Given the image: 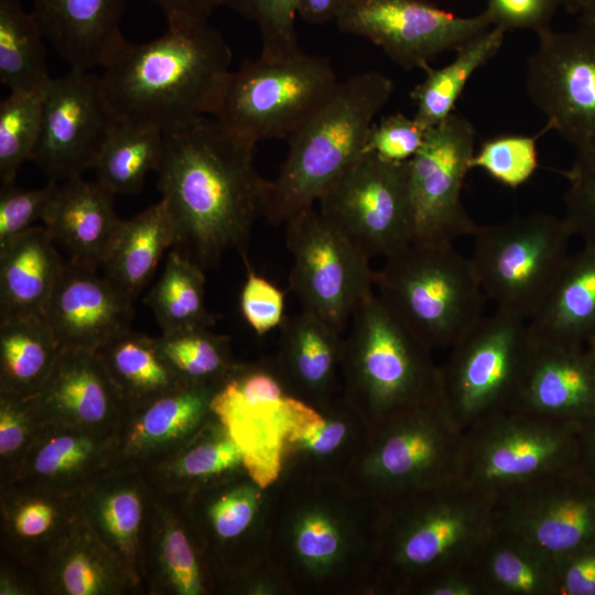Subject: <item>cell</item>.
<instances>
[{
  "mask_svg": "<svg viewBox=\"0 0 595 595\" xmlns=\"http://www.w3.org/2000/svg\"><path fill=\"white\" fill-rule=\"evenodd\" d=\"M383 506L344 480L272 487L268 563L294 594H385L378 573Z\"/></svg>",
  "mask_w": 595,
  "mask_h": 595,
  "instance_id": "obj_1",
  "label": "cell"
},
{
  "mask_svg": "<svg viewBox=\"0 0 595 595\" xmlns=\"http://www.w3.org/2000/svg\"><path fill=\"white\" fill-rule=\"evenodd\" d=\"M255 145L215 117L163 133L158 188L174 223L173 249L204 270L228 250L246 258L266 183L255 166Z\"/></svg>",
  "mask_w": 595,
  "mask_h": 595,
  "instance_id": "obj_2",
  "label": "cell"
},
{
  "mask_svg": "<svg viewBox=\"0 0 595 595\" xmlns=\"http://www.w3.org/2000/svg\"><path fill=\"white\" fill-rule=\"evenodd\" d=\"M231 51L208 21L167 23L144 43L125 40L99 76L116 121L162 133L218 112Z\"/></svg>",
  "mask_w": 595,
  "mask_h": 595,
  "instance_id": "obj_3",
  "label": "cell"
},
{
  "mask_svg": "<svg viewBox=\"0 0 595 595\" xmlns=\"http://www.w3.org/2000/svg\"><path fill=\"white\" fill-rule=\"evenodd\" d=\"M381 505L378 573L385 594L418 595L434 577L469 567L494 527V497L459 478Z\"/></svg>",
  "mask_w": 595,
  "mask_h": 595,
  "instance_id": "obj_4",
  "label": "cell"
},
{
  "mask_svg": "<svg viewBox=\"0 0 595 595\" xmlns=\"http://www.w3.org/2000/svg\"><path fill=\"white\" fill-rule=\"evenodd\" d=\"M393 82L364 72L338 83L328 99L289 139L278 174L266 180L262 216L281 225L314 206L323 193L363 154L377 113L393 93Z\"/></svg>",
  "mask_w": 595,
  "mask_h": 595,
  "instance_id": "obj_5",
  "label": "cell"
},
{
  "mask_svg": "<svg viewBox=\"0 0 595 595\" xmlns=\"http://www.w3.org/2000/svg\"><path fill=\"white\" fill-rule=\"evenodd\" d=\"M431 353L372 291L343 336L342 394L375 429L441 396Z\"/></svg>",
  "mask_w": 595,
  "mask_h": 595,
  "instance_id": "obj_6",
  "label": "cell"
},
{
  "mask_svg": "<svg viewBox=\"0 0 595 595\" xmlns=\"http://www.w3.org/2000/svg\"><path fill=\"white\" fill-rule=\"evenodd\" d=\"M375 289L430 349L451 347L485 314L469 258L451 241H411L375 270Z\"/></svg>",
  "mask_w": 595,
  "mask_h": 595,
  "instance_id": "obj_7",
  "label": "cell"
},
{
  "mask_svg": "<svg viewBox=\"0 0 595 595\" xmlns=\"http://www.w3.org/2000/svg\"><path fill=\"white\" fill-rule=\"evenodd\" d=\"M462 437L440 396L371 429L344 482L380 504L447 483L458 478Z\"/></svg>",
  "mask_w": 595,
  "mask_h": 595,
  "instance_id": "obj_8",
  "label": "cell"
},
{
  "mask_svg": "<svg viewBox=\"0 0 595 595\" xmlns=\"http://www.w3.org/2000/svg\"><path fill=\"white\" fill-rule=\"evenodd\" d=\"M532 347L528 321L498 309L450 347L439 367L440 390L462 432L511 410Z\"/></svg>",
  "mask_w": 595,
  "mask_h": 595,
  "instance_id": "obj_9",
  "label": "cell"
},
{
  "mask_svg": "<svg viewBox=\"0 0 595 595\" xmlns=\"http://www.w3.org/2000/svg\"><path fill=\"white\" fill-rule=\"evenodd\" d=\"M336 73L327 58L302 51L283 58L246 61L231 72L214 116L255 144L289 138L333 94Z\"/></svg>",
  "mask_w": 595,
  "mask_h": 595,
  "instance_id": "obj_10",
  "label": "cell"
},
{
  "mask_svg": "<svg viewBox=\"0 0 595 595\" xmlns=\"http://www.w3.org/2000/svg\"><path fill=\"white\" fill-rule=\"evenodd\" d=\"M470 237L469 260L486 299L529 322L570 256L573 234L564 219L534 213L477 226Z\"/></svg>",
  "mask_w": 595,
  "mask_h": 595,
  "instance_id": "obj_11",
  "label": "cell"
},
{
  "mask_svg": "<svg viewBox=\"0 0 595 595\" xmlns=\"http://www.w3.org/2000/svg\"><path fill=\"white\" fill-rule=\"evenodd\" d=\"M581 428L513 410L486 419L463 432L458 478L495 497L574 466Z\"/></svg>",
  "mask_w": 595,
  "mask_h": 595,
  "instance_id": "obj_12",
  "label": "cell"
},
{
  "mask_svg": "<svg viewBox=\"0 0 595 595\" xmlns=\"http://www.w3.org/2000/svg\"><path fill=\"white\" fill-rule=\"evenodd\" d=\"M292 257L290 290L301 310L344 334L359 304L375 291L370 260L314 206L284 223Z\"/></svg>",
  "mask_w": 595,
  "mask_h": 595,
  "instance_id": "obj_13",
  "label": "cell"
},
{
  "mask_svg": "<svg viewBox=\"0 0 595 595\" xmlns=\"http://www.w3.org/2000/svg\"><path fill=\"white\" fill-rule=\"evenodd\" d=\"M271 499L272 487L262 488L248 473L187 498L213 594H231L241 581L268 563Z\"/></svg>",
  "mask_w": 595,
  "mask_h": 595,
  "instance_id": "obj_14",
  "label": "cell"
},
{
  "mask_svg": "<svg viewBox=\"0 0 595 595\" xmlns=\"http://www.w3.org/2000/svg\"><path fill=\"white\" fill-rule=\"evenodd\" d=\"M318 210L369 259L413 240L408 161L363 153L318 198Z\"/></svg>",
  "mask_w": 595,
  "mask_h": 595,
  "instance_id": "obj_15",
  "label": "cell"
},
{
  "mask_svg": "<svg viewBox=\"0 0 595 595\" xmlns=\"http://www.w3.org/2000/svg\"><path fill=\"white\" fill-rule=\"evenodd\" d=\"M303 403L288 393L272 360L237 363L214 396V414L239 446L247 473L262 488L280 480L284 444Z\"/></svg>",
  "mask_w": 595,
  "mask_h": 595,
  "instance_id": "obj_16",
  "label": "cell"
},
{
  "mask_svg": "<svg viewBox=\"0 0 595 595\" xmlns=\"http://www.w3.org/2000/svg\"><path fill=\"white\" fill-rule=\"evenodd\" d=\"M527 61L526 88L547 126L575 150L595 147V31L551 28L536 33Z\"/></svg>",
  "mask_w": 595,
  "mask_h": 595,
  "instance_id": "obj_17",
  "label": "cell"
},
{
  "mask_svg": "<svg viewBox=\"0 0 595 595\" xmlns=\"http://www.w3.org/2000/svg\"><path fill=\"white\" fill-rule=\"evenodd\" d=\"M494 526L558 561L595 540V482L576 464L505 490Z\"/></svg>",
  "mask_w": 595,
  "mask_h": 595,
  "instance_id": "obj_18",
  "label": "cell"
},
{
  "mask_svg": "<svg viewBox=\"0 0 595 595\" xmlns=\"http://www.w3.org/2000/svg\"><path fill=\"white\" fill-rule=\"evenodd\" d=\"M475 153V129L453 111L425 132L408 161L412 241H451L472 236L477 226L462 203V187Z\"/></svg>",
  "mask_w": 595,
  "mask_h": 595,
  "instance_id": "obj_19",
  "label": "cell"
},
{
  "mask_svg": "<svg viewBox=\"0 0 595 595\" xmlns=\"http://www.w3.org/2000/svg\"><path fill=\"white\" fill-rule=\"evenodd\" d=\"M340 31L379 46L405 69L426 68L491 26L484 13L458 17L423 0H353L336 20Z\"/></svg>",
  "mask_w": 595,
  "mask_h": 595,
  "instance_id": "obj_20",
  "label": "cell"
},
{
  "mask_svg": "<svg viewBox=\"0 0 595 595\" xmlns=\"http://www.w3.org/2000/svg\"><path fill=\"white\" fill-rule=\"evenodd\" d=\"M116 123L99 76L71 68L52 78L46 88L41 131L30 161L51 182L83 175L94 169Z\"/></svg>",
  "mask_w": 595,
  "mask_h": 595,
  "instance_id": "obj_21",
  "label": "cell"
},
{
  "mask_svg": "<svg viewBox=\"0 0 595 595\" xmlns=\"http://www.w3.org/2000/svg\"><path fill=\"white\" fill-rule=\"evenodd\" d=\"M223 382L182 383L127 409L115 433V467L144 470L176 450L213 415Z\"/></svg>",
  "mask_w": 595,
  "mask_h": 595,
  "instance_id": "obj_22",
  "label": "cell"
},
{
  "mask_svg": "<svg viewBox=\"0 0 595 595\" xmlns=\"http://www.w3.org/2000/svg\"><path fill=\"white\" fill-rule=\"evenodd\" d=\"M132 301L96 268L65 261L43 316L63 350L96 351L130 328Z\"/></svg>",
  "mask_w": 595,
  "mask_h": 595,
  "instance_id": "obj_23",
  "label": "cell"
},
{
  "mask_svg": "<svg viewBox=\"0 0 595 595\" xmlns=\"http://www.w3.org/2000/svg\"><path fill=\"white\" fill-rule=\"evenodd\" d=\"M370 432V425L343 394L322 407L304 402L284 444L280 480H345L363 455Z\"/></svg>",
  "mask_w": 595,
  "mask_h": 595,
  "instance_id": "obj_24",
  "label": "cell"
},
{
  "mask_svg": "<svg viewBox=\"0 0 595 595\" xmlns=\"http://www.w3.org/2000/svg\"><path fill=\"white\" fill-rule=\"evenodd\" d=\"M141 585L147 595L213 594L187 498L155 490L142 544Z\"/></svg>",
  "mask_w": 595,
  "mask_h": 595,
  "instance_id": "obj_25",
  "label": "cell"
},
{
  "mask_svg": "<svg viewBox=\"0 0 595 595\" xmlns=\"http://www.w3.org/2000/svg\"><path fill=\"white\" fill-rule=\"evenodd\" d=\"M30 400L43 423L113 434L127 411L96 351L80 349H64Z\"/></svg>",
  "mask_w": 595,
  "mask_h": 595,
  "instance_id": "obj_26",
  "label": "cell"
},
{
  "mask_svg": "<svg viewBox=\"0 0 595 595\" xmlns=\"http://www.w3.org/2000/svg\"><path fill=\"white\" fill-rule=\"evenodd\" d=\"M511 410L580 425L594 420L595 367L585 346L533 340Z\"/></svg>",
  "mask_w": 595,
  "mask_h": 595,
  "instance_id": "obj_27",
  "label": "cell"
},
{
  "mask_svg": "<svg viewBox=\"0 0 595 595\" xmlns=\"http://www.w3.org/2000/svg\"><path fill=\"white\" fill-rule=\"evenodd\" d=\"M115 434L44 423L11 479L17 484L82 496L115 467Z\"/></svg>",
  "mask_w": 595,
  "mask_h": 595,
  "instance_id": "obj_28",
  "label": "cell"
},
{
  "mask_svg": "<svg viewBox=\"0 0 595 595\" xmlns=\"http://www.w3.org/2000/svg\"><path fill=\"white\" fill-rule=\"evenodd\" d=\"M155 489L142 470L113 467L80 496L82 515L142 593L143 538Z\"/></svg>",
  "mask_w": 595,
  "mask_h": 595,
  "instance_id": "obj_29",
  "label": "cell"
},
{
  "mask_svg": "<svg viewBox=\"0 0 595 595\" xmlns=\"http://www.w3.org/2000/svg\"><path fill=\"white\" fill-rule=\"evenodd\" d=\"M280 333L272 363L288 393L314 407L340 396L343 334L304 310L286 316Z\"/></svg>",
  "mask_w": 595,
  "mask_h": 595,
  "instance_id": "obj_30",
  "label": "cell"
},
{
  "mask_svg": "<svg viewBox=\"0 0 595 595\" xmlns=\"http://www.w3.org/2000/svg\"><path fill=\"white\" fill-rule=\"evenodd\" d=\"M42 33L71 68L104 67L126 40L128 0H31Z\"/></svg>",
  "mask_w": 595,
  "mask_h": 595,
  "instance_id": "obj_31",
  "label": "cell"
},
{
  "mask_svg": "<svg viewBox=\"0 0 595 595\" xmlns=\"http://www.w3.org/2000/svg\"><path fill=\"white\" fill-rule=\"evenodd\" d=\"M115 193L83 175L58 183L43 224L66 261L98 268L121 221L116 215Z\"/></svg>",
  "mask_w": 595,
  "mask_h": 595,
  "instance_id": "obj_32",
  "label": "cell"
},
{
  "mask_svg": "<svg viewBox=\"0 0 595 595\" xmlns=\"http://www.w3.org/2000/svg\"><path fill=\"white\" fill-rule=\"evenodd\" d=\"M80 513V496L28 485L0 486L1 550L37 571Z\"/></svg>",
  "mask_w": 595,
  "mask_h": 595,
  "instance_id": "obj_33",
  "label": "cell"
},
{
  "mask_svg": "<svg viewBox=\"0 0 595 595\" xmlns=\"http://www.w3.org/2000/svg\"><path fill=\"white\" fill-rule=\"evenodd\" d=\"M43 595L141 593L118 558L98 539L83 515L37 567Z\"/></svg>",
  "mask_w": 595,
  "mask_h": 595,
  "instance_id": "obj_34",
  "label": "cell"
},
{
  "mask_svg": "<svg viewBox=\"0 0 595 595\" xmlns=\"http://www.w3.org/2000/svg\"><path fill=\"white\" fill-rule=\"evenodd\" d=\"M142 472L156 491L188 498L247 469L239 446L213 413L187 441Z\"/></svg>",
  "mask_w": 595,
  "mask_h": 595,
  "instance_id": "obj_35",
  "label": "cell"
},
{
  "mask_svg": "<svg viewBox=\"0 0 595 595\" xmlns=\"http://www.w3.org/2000/svg\"><path fill=\"white\" fill-rule=\"evenodd\" d=\"M65 261L45 227L0 247V318L43 315Z\"/></svg>",
  "mask_w": 595,
  "mask_h": 595,
  "instance_id": "obj_36",
  "label": "cell"
},
{
  "mask_svg": "<svg viewBox=\"0 0 595 595\" xmlns=\"http://www.w3.org/2000/svg\"><path fill=\"white\" fill-rule=\"evenodd\" d=\"M528 325L539 343L585 346L595 338V246L570 253Z\"/></svg>",
  "mask_w": 595,
  "mask_h": 595,
  "instance_id": "obj_37",
  "label": "cell"
},
{
  "mask_svg": "<svg viewBox=\"0 0 595 595\" xmlns=\"http://www.w3.org/2000/svg\"><path fill=\"white\" fill-rule=\"evenodd\" d=\"M469 569L484 595H555L556 561L521 537L495 526Z\"/></svg>",
  "mask_w": 595,
  "mask_h": 595,
  "instance_id": "obj_38",
  "label": "cell"
},
{
  "mask_svg": "<svg viewBox=\"0 0 595 595\" xmlns=\"http://www.w3.org/2000/svg\"><path fill=\"white\" fill-rule=\"evenodd\" d=\"M174 244V223L161 198L132 218L121 219L100 266L104 275L133 300Z\"/></svg>",
  "mask_w": 595,
  "mask_h": 595,
  "instance_id": "obj_39",
  "label": "cell"
},
{
  "mask_svg": "<svg viewBox=\"0 0 595 595\" xmlns=\"http://www.w3.org/2000/svg\"><path fill=\"white\" fill-rule=\"evenodd\" d=\"M63 349L43 315L0 318V392L32 398Z\"/></svg>",
  "mask_w": 595,
  "mask_h": 595,
  "instance_id": "obj_40",
  "label": "cell"
},
{
  "mask_svg": "<svg viewBox=\"0 0 595 595\" xmlns=\"http://www.w3.org/2000/svg\"><path fill=\"white\" fill-rule=\"evenodd\" d=\"M96 354L127 409L184 383L161 355L155 337L131 328L108 340Z\"/></svg>",
  "mask_w": 595,
  "mask_h": 595,
  "instance_id": "obj_41",
  "label": "cell"
},
{
  "mask_svg": "<svg viewBox=\"0 0 595 595\" xmlns=\"http://www.w3.org/2000/svg\"><path fill=\"white\" fill-rule=\"evenodd\" d=\"M505 31L490 28L463 45L455 58L441 68L428 66L425 78L410 93L416 105L414 119L425 130L439 125L454 110L468 79L500 50Z\"/></svg>",
  "mask_w": 595,
  "mask_h": 595,
  "instance_id": "obj_42",
  "label": "cell"
},
{
  "mask_svg": "<svg viewBox=\"0 0 595 595\" xmlns=\"http://www.w3.org/2000/svg\"><path fill=\"white\" fill-rule=\"evenodd\" d=\"M43 40L32 11L19 0H0V80L10 91L47 88L52 77Z\"/></svg>",
  "mask_w": 595,
  "mask_h": 595,
  "instance_id": "obj_43",
  "label": "cell"
},
{
  "mask_svg": "<svg viewBox=\"0 0 595 595\" xmlns=\"http://www.w3.org/2000/svg\"><path fill=\"white\" fill-rule=\"evenodd\" d=\"M204 271L175 249L169 252L162 274L144 299L162 333L214 325L205 304Z\"/></svg>",
  "mask_w": 595,
  "mask_h": 595,
  "instance_id": "obj_44",
  "label": "cell"
},
{
  "mask_svg": "<svg viewBox=\"0 0 595 595\" xmlns=\"http://www.w3.org/2000/svg\"><path fill=\"white\" fill-rule=\"evenodd\" d=\"M162 151V132L117 122L94 165L96 180L115 194L139 193L158 171Z\"/></svg>",
  "mask_w": 595,
  "mask_h": 595,
  "instance_id": "obj_45",
  "label": "cell"
},
{
  "mask_svg": "<svg viewBox=\"0 0 595 595\" xmlns=\"http://www.w3.org/2000/svg\"><path fill=\"white\" fill-rule=\"evenodd\" d=\"M155 340L161 355L184 383L223 382L237 364L229 338L209 327L163 332Z\"/></svg>",
  "mask_w": 595,
  "mask_h": 595,
  "instance_id": "obj_46",
  "label": "cell"
},
{
  "mask_svg": "<svg viewBox=\"0 0 595 595\" xmlns=\"http://www.w3.org/2000/svg\"><path fill=\"white\" fill-rule=\"evenodd\" d=\"M44 90L10 91L0 102V181L12 184L39 140Z\"/></svg>",
  "mask_w": 595,
  "mask_h": 595,
  "instance_id": "obj_47",
  "label": "cell"
},
{
  "mask_svg": "<svg viewBox=\"0 0 595 595\" xmlns=\"http://www.w3.org/2000/svg\"><path fill=\"white\" fill-rule=\"evenodd\" d=\"M538 134H501L486 140L470 159V170L480 169L498 183L517 188L528 182L539 166Z\"/></svg>",
  "mask_w": 595,
  "mask_h": 595,
  "instance_id": "obj_48",
  "label": "cell"
},
{
  "mask_svg": "<svg viewBox=\"0 0 595 595\" xmlns=\"http://www.w3.org/2000/svg\"><path fill=\"white\" fill-rule=\"evenodd\" d=\"M298 0H224V6L252 21L260 33L264 58H283L300 52L295 20Z\"/></svg>",
  "mask_w": 595,
  "mask_h": 595,
  "instance_id": "obj_49",
  "label": "cell"
},
{
  "mask_svg": "<svg viewBox=\"0 0 595 595\" xmlns=\"http://www.w3.org/2000/svg\"><path fill=\"white\" fill-rule=\"evenodd\" d=\"M43 424L30 398L0 392V485L11 479Z\"/></svg>",
  "mask_w": 595,
  "mask_h": 595,
  "instance_id": "obj_50",
  "label": "cell"
},
{
  "mask_svg": "<svg viewBox=\"0 0 595 595\" xmlns=\"http://www.w3.org/2000/svg\"><path fill=\"white\" fill-rule=\"evenodd\" d=\"M562 174L569 184L563 219L573 236L595 246V147L577 150L572 166Z\"/></svg>",
  "mask_w": 595,
  "mask_h": 595,
  "instance_id": "obj_51",
  "label": "cell"
},
{
  "mask_svg": "<svg viewBox=\"0 0 595 595\" xmlns=\"http://www.w3.org/2000/svg\"><path fill=\"white\" fill-rule=\"evenodd\" d=\"M247 267L245 282L239 294V310L246 324L258 336L280 328L284 315V292L272 281L258 274L244 258Z\"/></svg>",
  "mask_w": 595,
  "mask_h": 595,
  "instance_id": "obj_52",
  "label": "cell"
},
{
  "mask_svg": "<svg viewBox=\"0 0 595 595\" xmlns=\"http://www.w3.org/2000/svg\"><path fill=\"white\" fill-rule=\"evenodd\" d=\"M58 183L48 181L40 188L24 190L14 183L1 185L0 247L43 220Z\"/></svg>",
  "mask_w": 595,
  "mask_h": 595,
  "instance_id": "obj_53",
  "label": "cell"
},
{
  "mask_svg": "<svg viewBox=\"0 0 595 595\" xmlns=\"http://www.w3.org/2000/svg\"><path fill=\"white\" fill-rule=\"evenodd\" d=\"M426 130L414 118L393 113L370 127L363 153L374 154L388 162L411 160L423 144Z\"/></svg>",
  "mask_w": 595,
  "mask_h": 595,
  "instance_id": "obj_54",
  "label": "cell"
},
{
  "mask_svg": "<svg viewBox=\"0 0 595 595\" xmlns=\"http://www.w3.org/2000/svg\"><path fill=\"white\" fill-rule=\"evenodd\" d=\"M562 0H488L484 13L491 26L505 32L528 29L536 33L550 23Z\"/></svg>",
  "mask_w": 595,
  "mask_h": 595,
  "instance_id": "obj_55",
  "label": "cell"
},
{
  "mask_svg": "<svg viewBox=\"0 0 595 595\" xmlns=\"http://www.w3.org/2000/svg\"><path fill=\"white\" fill-rule=\"evenodd\" d=\"M555 595H595V540L556 561Z\"/></svg>",
  "mask_w": 595,
  "mask_h": 595,
  "instance_id": "obj_56",
  "label": "cell"
},
{
  "mask_svg": "<svg viewBox=\"0 0 595 595\" xmlns=\"http://www.w3.org/2000/svg\"><path fill=\"white\" fill-rule=\"evenodd\" d=\"M36 569L4 554L0 564V595H39Z\"/></svg>",
  "mask_w": 595,
  "mask_h": 595,
  "instance_id": "obj_57",
  "label": "cell"
},
{
  "mask_svg": "<svg viewBox=\"0 0 595 595\" xmlns=\"http://www.w3.org/2000/svg\"><path fill=\"white\" fill-rule=\"evenodd\" d=\"M418 595H484L469 567L445 572L421 587Z\"/></svg>",
  "mask_w": 595,
  "mask_h": 595,
  "instance_id": "obj_58",
  "label": "cell"
},
{
  "mask_svg": "<svg viewBox=\"0 0 595 595\" xmlns=\"http://www.w3.org/2000/svg\"><path fill=\"white\" fill-rule=\"evenodd\" d=\"M165 15L166 22L208 21L224 0H148Z\"/></svg>",
  "mask_w": 595,
  "mask_h": 595,
  "instance_id": "obj_59",
  "label": "cell"
},
{
  "mask_svg": "<svg viewBox=\"0 0 595 595\" xmlns=\"http://www.w3.org/2000/svg\"><path fill=\"white\" fill-rule=\"evenodd\" d=\"M353 0H298L296 12L303 21L324 24L335 21L344 13Z\"/></svg>",
  "mask_w": 595,
  "mask_h": 595,
  "instance_id": "obj_60",
  "label": "cell"
},
{
  "mask_svg": "<svg viewBox=\"0 0 595 595\" xmlns=\"http://www.w3.org/2000/svg\"><path fill=\"white\" fill-rule=\"evenodd\" d=\"M577 466L595 482V419L581 428Z\"/></svg>",
  "mask_w": 595,
  "mask_h": 595,
  "instance_id": "obj_61",
  "label": "cell"
},
{
  "mask_svg": "<svg viewBox=\"0 0 595 595\" xmlns=\"http://www.w3.org/2000/svg\"><path fill=\"white\" fill-rule=\"evenodd\" d=\"M578 25L595 31V1L578 13Z\"/></svg>",
  "mask_w": 595,
  "mask_h": 595,
  "instance_id": "obj_62",
  "label": "cell"
},
{
  "mask_svg": "<svg viewBox=\"0 0 595 595\" xmlns=\"http://www.w3.org/2000/svg\"><path fill=\"white\" fill-rule=\"evenodd\" d=\"M595 0H562V6L571 13L578 14Z\"/></svg>",
  "mask_w": 595,
  "mask_h": 595,
  "instance_id": "obj_63",
  "label": "cell"
},
{
  "mask_svg": "<svg viewBox=\"0 0 595 595\" xmlns=\"http://www.w3.org/2000/svg\"><path fill=\"white\" fill-rule=\"evenodd\" d=\"M586 351L595 367V338L585 345Z\"/></svg>",
  "mask_w": 595,
  "mask_h": 595,
  "instance_id": "obj_64",
  "label": "cell"
}]
</instances>
